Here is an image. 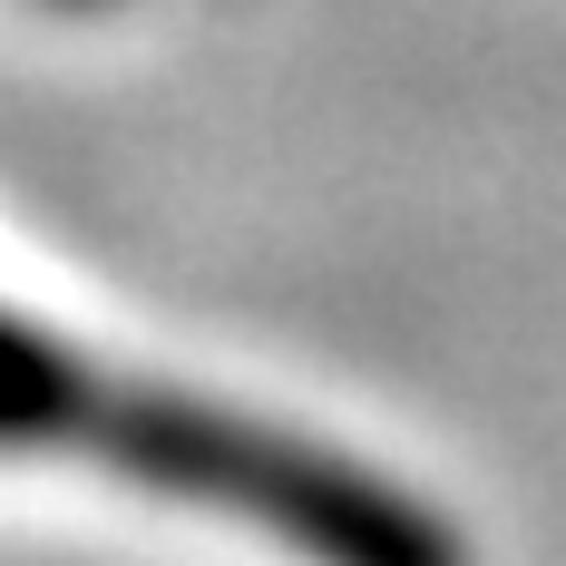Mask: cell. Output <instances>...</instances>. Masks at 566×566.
I'll return each instance as SVG.
<instances>
[{
  "mask_svg": "<svg viewBox=\"0 0 566 566\" xmlns=\"http://www.w3.org/2000/svg\"><path fill=\"white\" fill-rule=\"evenodd\" d=\"M0 450H59L127 489H157L176 509L244 517L303 566H469L459 527L420 489L283 420L147 381L108 352L30 323L20 303H0Z\"/></svg>",
  "mask_w": 566,
  "mask_h": 566,
  "instance_id": "1",
  "label": "cell"
}]
</instances>
